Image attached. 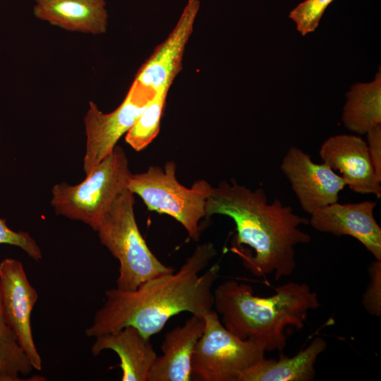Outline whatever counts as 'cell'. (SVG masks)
I'll return each mask as SVG.
<instances>
[{"label": "cell", "instance_id": "cell-1", "mask_svg": "<svg viewBox=\"0 0 381 381\" xmlns=\"http://www.w3.org/2000/svg\"><path fill=\"white\" fill-rule=\"evenodd\" d=\"M216 255L212 243L200 244L177 271L152 278L135 290H107L105 301L85 334L95 337L133 326L150 339L180 313L202 315L212 310V286L220 265L215 263L200 272Z\"/></svg>", "mask_w": 381, "mask_h": 381}, {"label": "cell", "instance_id": "cell-2", "mask_svg": "<svg viewBox=\"0 0 381 381\" xmlns=\"http://www.w3.org/2000/svg\"><path fill=\"white\" fill-rule=\"evenodd\" d=\"M207 216L231 218L236 234L232 250L256 277L273 274L275 279L291 274L296 266L295 247L311 236L300 226L308 219L275 199L271 203L262 188L252 190L236 181H222L208 195Z\"/></svg>", "mask_w": 381, "mask_h": 381}, {"label": "cell", "instance_id": "cell-3", "mask_svg": "<svg viewBox=\"0 0 381 381\" xmlns=\"http://www.w3.org/2000/svg\"><path fill=\"white\" fill-rule=\"evenodd\" d=\"M213 297L223 325L265 352L282 353L286 346L285 329H302L309 311L320 306L318 294L307 284L294 282L279 286L270 296L261 297L250 285L226 280L214 289Z\"/></svg>", "mask_w": 381, "mask_h": 381}, {"label": "cell", "instance_id": "cell-4", "mask_svg": "<svg viewBox=\"0 0 381 381\" xmlns=\"http://www.w3.org/2000/svg\"><path fill=\"white\" fill-rule=\"evenodd\" d=\"M134 202L128 189L121 193L97 230L100 243L119 262L116 288L123 291L135 290L152 278L175 270L148 248L136 223Z\"/></svg>", "mask_w": 381, "mask_h": 381}, {"label": "cell", "instance_id": "cell-5", "mask_svg": "<svg viewBox=\"0 0 381 381\" xmlns=\"http://www.w3.org/2000/svg\"><path fill=\"white\" fill-rule=\"evenodd\" d=\"M131 175L124 150L116 145L81 183L54 185L51 205L56 214L80 221L97 231L116 198L128 189Z\"/></svg>", "mask_w": 381, "mask_h": 381}, {"label": "cell", "instance_id": "cell-6", "mask_svg": "<svg viewBox=\"0 0 381 381\" xmlns=\"http://www.w3.org/2000/svg\"><path fill=\"white\" fill-rule=\"evenodd\" d=\"M176 169L174 162H167L164 169L151 166L143 173L132 174L128 189L139 195L149 210L174 217L198 241L199 222L207 216L205 204L212 186L198 180L188 188L178 181Z\"/></svg>", "mask_w": 381, "mask_h": 381}, {"label": "cell", "instance_id": "cell-7", "mask_svg": "<svg viewBox=\"0 0 381 381\" xmlns=\"http://www.w3.org/2000/svg\"><path fill=\"white\" fill-rule=\"evenodd\" d=\"M204 332L191 359L193 378L202 381H237L246 370L265 358L258 344L229 331L214 310L204 313Z\"/></svg>", "mask_w": 381, "mask_h": 381}, {"label": "cell", "instance_id": "cell-8", "mask_svg": "<svg viewBox=\"0 0 381 381\" xmlns=\"http://www.w3.org/2000/svg\"><path fill=\"white\" fill-rule=\"evenodd\" d=\"M155 95L133 81L122 103L110 113H103L95 102H90L84 117L83 170L86 176L113 151L119 138L131 128Z\"/></svg>", "mask_w": 381, "mask_h": 381}, {"label": "cell", "instance_id": "cell-9", "mask_svg": "<svg viewBox=\"0 0 381 381\" xmlns=\"http://www.w3.org/2000/svg\"><path fill=\"white\" fill-rule=\"evenodd\" d=\"M0 292L4 318L13 331L34 369H42V358L35 346L31 313L38 294L30 284L19 260L6 258L0 262Z\"/></svg>", "mask_w": 381, "mask_h": 381}, {"label": "cell", "instance_id": "cell-10", "mask_svg": "<svg viewBox=\"0 0 381 381\" xmlns=\"http://www.w3.org/2000/svg\"><path fill=\"white\" fill-rule=\"evenodd\" d=\"M280 169L291 183L302 209L308 214L338 202L346 183L327 164H317L296 147H291Z\"/></svg>", "mask_w": 381, "mask_h": 381}, {"label": "cell", "instance_id": "cell-11", "mask_svg": "<svg viewBox=\"0 0 381 381\" xmlns=\"http://www.w3.org/2000/svg\"><path fill=\"white\" fill-rule=\"evenodd\" d=\"M198 0H188L175 27L138 70L134 82L155 93L169 90L182 68L186 44L200 9Z\"/></svg>", "mask_w": 381, "mask_h": 381}, {"label": "cell", "instance_id": "cell-12", "mask_svg": "<svg viewBox=\"0 0 381 381\" xmlns=\"http://www.w3.org/2000/svg\"><path fill=\"white\" fill-rule=\"evenodd\" d=\"M375 201L341 204L338 202L310 214L308 224L315 230L337 236H350L381 260V228L374 217Z\"/></svg>", "mask_w": 381, "mask_h": 381}, {"label": "cell", "instance_id": "cell-13", "mask_svg": "<svg viewBox=\"0 0 381 381\" xmlns=\"http://www.w3.org/2000/svg\"><path fill=\"white\" fill-rule=\"evenodd\" d=\"M320 156L332 170L339 171L352 191L381 196V180L372 164L366 142L358 135L339 134L321 145Z\"/></svg>", "mask_w": 381, "mask_h": 381}, {"label": "cell", "instance_id": "cell-14", "mask_svg": "<svg viewBox=\"0 0 381 381\" xmlns=\"http://www.w3.org/2000/svg\"><path fill=\"white\" fill-rule=\"evenodd\" d=\"M203 317L192 315L181 326L167 332L149 381H190L193 380L191 359L195 346L205 329Z\"/></svg>", "mask_w": 381, "mask_h": 381}, {"label": "cell", "instance_id": "cell-15", "mask_svg": "<svg viewBox=\"0 0 381 381\" xmlns=\"http://www.w3.org/2000/svg\"><path fill=\"white\" fill-rule=\"evenodd\" d=\"M91 347L94 356L104 350L114 351L120 359L122 381H149L157 355L150 341L138 329L127 326L95 337Z\"/></svg>", "mask_w": 381, "mask_h": 381}, {"label": "cell", "instance_id": "cell-16", "mask_svg": "<svg viewBox=\"0 0 381 381\" xmlns=\"http://www.w3.org/2000/svg\"><path fill=\"white\" fill-rule=\"evenodd\" d=\"M34 15L62 29L93 35L108 25L105 0H33Z\"/></svg>", "mask_w": 381, "mask_h": 381}, {"label": "cell", "instance_id": "cell-17", "mask_svg": "<svg viewBox=\"0 0 381 381\" xmlns=\"http://www.w3.org/2000/svg\"><path fill=\"white\" fill-rule=\"evenodd\" d=\"M321 337L314 338L297 354L288 357L281 353L278 359H261L243 371L237 381H310L316 374L315 365L327 348Z\"/></svg>", "mask_w": 381, "mask_h": 381}, {"label": "cell", "instance_id": "cell-18", "mask_svg": "<svg viewBox=\"0 0 381 381\" xmlns=\"http://www.w3.org/2000/svg\"><path fill=\"white\" fill-rule=\"evenodd\" d=\"M342 122L350 131L364 135L381 124V71L368 83L353 84L346 94Z\"/></svg>", "mask_w": 381, "mask_h": 381}, {"label": "cell", "instance_id": "cell-19", "mask_svg": "<svg viewBox=\"0 0 381 381\" xmlns=\"http://www.w3.org/2000/svg\"><path fill=\"white\" fill-rule=\"evenodd\" d=\"M15 333L4 318L0 292V381H21L33 370Z\"/></svg>", "mask_w": 381, "mask_h": 381}, {"label": "cell", "instance_id": "cell-20", "mask_svg": "<svg viewBox=\"0 0 381 381\" xmlns=\"http://www.w3.org/2000/svg\"><path fill=\"white\" fill-rule=\"evenodd\" d=\"M168 92L169 90L157 92L126 133V142L135 151L145 149L157 136Z\"/></svg>", "mask_w": 381, "mask_h": 381}, {"label": "cell", "instance_id": "cell-21", "mask_svg": "<svg viewBox=\"0 0 381 381\" xmlns=\"http://www.w3.org/2000/svg\"><path fill=\"white\" fill-rule=\"evenodd\" d=\"M332 1L306 0L294 8L289 17L295 23L298 32L306 35L315 30L325 11Z\"/></svg>", "mask_w": 381, "mask_h": 381}, {"label": "cell", "instance_id": "cell-22", "mask_svg": "<svg viewBox=\"0 0 381 381\" xmlns=\"http://www.w3.org/2000/svg\"><path fill=\"white\" fill-rule=\"evenodd\" d=\"M1 243L21 248L35 261H40L42 258V253L39 245L28 232L11 229L7 226L6 220L0 218V244Z\"/></svg>", "mask_w": 381, "mask_h": 381}, {"label": "cell", "instance_id": "cell-23", "mask_svg": "<svg viewBox=\"0 0 381 381\" xmlns=\"http://www.w3.org/2000/svg\"><path fill=\"white\" fill-rule=\"evenodd\" d=\"M370 282L362 296L366 311L374 316L381 315V260H375L369 267Z\"/></svg>", "mask_w": 381, "mask_h": 381}, {"label": "cell", "instance_id": "cell-24", "mask_svg": "<svg viewBox=\"0 0 381 381\" xmlns=\"http://www.w3.org/2000/svg\"><path fill=\"white\" fill-rule=\"evenodd\" d=\"M366 135L370 160L377 176L381 180V124L370 128Z\"/></svg>", "mask_w": 381, "mask_h": 381}]
</instances>
